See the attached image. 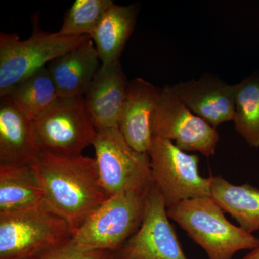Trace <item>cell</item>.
I'll use <instances>...</instances> for the list:
<instances>
[{"label": "cell", "instance_id": "d6986e66", "mask_svg": "<svg viewBox=\"0 0 259 259\" xmlns=\"http://www.w3.org/2000/svg\"><path fill=\"white\" fill-rule=\"evenodd\" d=\"M6 96L19 111L32 122L40 118L59 97L47 67L18 83Z\"/></svg>", "mask_w": 259, "mask_h": 259}, {"label": "cell", "instance_id": "8fae6325", "mask_svg": "<svg viewBox=\"0 0 259 259\" xmlns=\"http://www.w3.org/2000/svg\"><path fill=\"white\" fill-rule=\"evenodd\" d=\"M182 102L214 128L233 121L236 112V84H228L217 76L204 74L172 85Z\"/></svg>", "mask_w": 259, "mask_h": 259}, {"label": "cell", "instance_id": "2e32d148", "mask_svg": "<svg viewBox=\"0 0 259 259\" xmlns=\"http://www.w3.org/2000/svg\"><path fill=\"white\" fill-rule=\"evenodd\" d=\"M137 15L136 5L114 4L107 10L90 36L95 42L101 64L107 66L120 61L126 42L136 26Z\"/></svg>", "mask_w": 259, "mask_h": 259}, {"label": "cell", "instance_id": "9c48e42d", "mask_svg": "<svg viewBox=\"0 0 259 259\" xmlns=\"http://www.w3.org/2000/svg\"><path fill=\"white\" fill-rule=\"evenodd\" d=\"M153 138L169 140L185 152H199L206 157L215 153L219 134L194 115L170 85L161 88L151 120Z\"/></svg>", "mask_w": 259, "mask_h": 259}, {"label": "cell", "instance_id": "3957f363", "mask_svg": "<svg viewBox=\"0 0 259 259\" xmlns=\"http://www.w3.org/2000/svg\"><path fill=\"white\" fill-rule=\"evenodd\" d=\"M74 235L69 223L47 203L0 214V259L44 254L63 246Z\"/></svg>", "mask_w": 259, "mask_h": 259}, {"label": "cell", "instance_id": "4fadbf2b", "mask_svg": "<svg viewBox=\"0 0 259 259\" xmlns=\"http://www.w3.org/2000/svg\"><path fill=\"white\" fill-rule=\"evenodd\" d=\"M161 88L142 78L127 83L118 128L127 144L141 153H148L153 142L151 120Z\"/></svg>", "mask_w": 259, "mask_h": 259}, {"label": "cell", "instance_id": "ba28073f", "mask_svg": "<svg viewBox=\"0 0 259 259\" xmlns=\"http://www.w3.org/2000/svg\"><path fill=\"white\" fill-rule=\"evenodd\" d=\"M34 123L42 151L56 156H80L97 134L83 97H59Z\"/></svg>", "mask_w": 259, "mask_h": 259}, {"label": "cell", "instance_id": "ffe728a7", "mask_svg": "<svg viewBox=\"0 0 259 259\" xmlns=\"http://www.w3.org/2000/svg\"><path fill=\"white\" fill-rule=\"evenodd\" d=\"M235 128L247 144L259 148V76L252 75L236 84Z\"/></svg>", "mask_w": 259, "mask_h": 259}, {"label": "cell", "instance_id": "277c9868", "mask_svg": "<svg viewBox=\"0 0 259 259\" xmlns=\"http://www.w3.org/2000/svg\"><path fill=\"white\" fill-rule=\"evenodd\" d=\"M32 20V34L27 40H20L16 33H0V97L6 96L18 83L47 67L46 64L90 38L42 31L37 18Z\"/></svg>", "mask_w": 259, "mask_h": 259}, {"label": "cell", "instance_id": "ac0fdd59", "mask_svg": "<svg viewBox=\"0 0 259 259\" xmlns=\"http://www.w3.org/2000/svg\"><path fill=\"white\" fill-rule=\"evenodd\" d=\"M211 197L247 233L259 231V189L235 185L221 176H211Z\"/></svg>", "mask_w": 259, "mask_h": 259}, {"label": "cell", "instance_id": "9a60e30c", "mask_svg": "<svg viewBox=\"0 0 259 259\" xmlns=\"http://www.w3.org/2000/svg\"><path fill=\"white\" fill-rule=\"evenodd\" d=\"M100 61L90 37L49 63L47 69L59 97H83L101 66Z\"/></svg>", "mask_w": 259, "mask_h": 259}, {"label": "cell", "instance_id": "6da1fadb", "mask_svg": "<svg viewBox=\"0 0 259 259\" xmlns=\"http://www.w3.org/2000/svg\"><path fill=\"white\" fill-rule=\"evenodd\" d=\"M30 166L47 203L69 223L75 233L110 197L100 184L95 158L42 152Z\"/></svg>", "mask_w": 259, "mask_h": 259}, {"label": "cell", "instance_id": "e0dca14e", "mask_svg": "<svg viewBox=\"0 0 259 259\" xmlns=\"http://www.w3.org/2000/svg\"><path fill=\"white\" fill-rule=\"evenodd\" d=\"M47 203L31 166L0 165V214L27 210Z\"/></svg>", "mask_w": 259, "mask_h": 259}, {"label": "cell", "instance_id": "44dd1931", "mask_svg": "<svg viewBox=\"0 0 259 259\" xmlns=\"http://www.w3.org/2000/svg\"><path fill=\"white\" fill-rule=\"evenodd\" d=\"M114 4L112 0H76L65 14L59 33L64 36H91Z\"/></svg>", "mask_w": 259, "mask_h": 259}, {"label": "cell", "instance_id": "7a4b0ae2", "mask_svg": "<svg viewBox=\"0 0 259 259\" xmlns=\"http://www.w3.org/2000/svg\"><path fill=\"white\" fill-rule=\"evenodd\" d=\"M167 214L205 251L209 259H232L237 252L259 245V238L230 223L211 197L183 201L168 207Z\"/></svg>", "mask_w": 259, "mask_h": 259}, {"label": "cell", "instance_id": "cb8c5ba5", "mask_svg": "<svg viewBox=\"0 0 259 259\" xmlns=\"http://www.w3.org/2000/svg\"><path fill=\"white\" fill-rule=\"evenodd\" d=\"M51 252H49V253H44V254L28 255V256L17 257V258H13L10 259H47L48 255H49V253H50Z\"/></svg>", "mask_w": 259, "mask_h": 259}, {"label": "cell", "instance_id": "5b68a950", "mask_svg": "<svg viewBox=\"0 0 259 259\" xmlns=\"http://www.w3.org/2000/svg\"><path fill=\"white\" fill-rule=\"evenodd\" d=\"M148 190H127L109 197L75 233L70 244L78 250L118 251L142 223Z\"/></svg>", "mask_w": 259, "mask_h": 259}, {"label": "cell", "instance_id": "7402d4cb", "mask_svg": "<svg viewBox=\"0 0 259 259\" xmlns=\"http://www.w3.org/2000/svg\"><path fill=\"white\" fill-rule=\"evenodd\" d=\"M47 259H115V253L107 250L76 249L69 242L53 250Z\"/></svg>", "mask_w": 259, "mask_h": 259}, {"label": "cell", "instance_id": "30bf717a", "mask_svg": "<svg viewBox=\"0 0 259 259\" xmlns=\"http://www.w3.org/2000/svg\"><path fill=\"white\" fill-rule=\"evenodd\" d=\"M115 255V259H187L153 183L148 190L139 229Z\"/></svg>", "mask_w": 259, "mask_h": 259}, {"label": "cell", "instance_id": "52a82bcc", "mask_svg": "<svg viewBox=\"0 0 259 259\" xmlns=\"http://www.w3.org/2000/svg\"><path fill=\"white\" fill-rule=\"evenodd\" d=\"M153 185L166 208L187 199L211 197V176L199 171V157L177 147L171 141L153 138L148 151Z\"/></svg>", "mask_w": 259, "mask_h": 259}, {"label": "cell", "instance_id": "5bb4252c", "mask_svg": "<svg viewBox=\"0 0 259 259\" xmlns=\"http://www.w3.org/2000/svg\"><path fill=\"white\" fill-rule=\"evenodd\" d=\"M42 149L35 123L13 105L8 96L0 101V165L32 166Z\"/></svg>", "mask_w": 259, "mask_h": 259}, {"label": "cell", "instance_id": "7c38bea8", "mask_svg": "<svg viewBox=\"0 0 259 259\" xmlns=\"http://www.w3.org/2000/svg\"><path fill=\"white\" fill-rule=\"evenodd\" d=\"M128 82L120 61L100 66L83 97L97 131L118 127Z\"/></svg>", "mask_w": 259, "mask_h": 259}, {"label": "cell", "instance_id": "603a6c76", "mask_svg": "<svg viewBox=\"0 0 259 259\" xmlns=\"http://www.w3.org/2000/svg\"><path fill=\"white\" fill-rule=\"evenodd\" d=\"M242 259H259V245L253 248L249 253H248Z\"/></svg>", "mask_w": 259, "mask_h": 259}, {"label": "cell", "instance_id": "8992f818", "mask_svg": "<svg viewBox=\"0 0 259 259\" xmlns=\"http://www.w3.org/2000/svg\"><path fill=\"white\" fill-rule=\"evenodd\" d=\"M93 146L100 184L110 197L153 185L149 155L131 147L118 127L97 131Z\"/></svg>", "mask_w": 259, "mask_h": 259}]
</instances>
